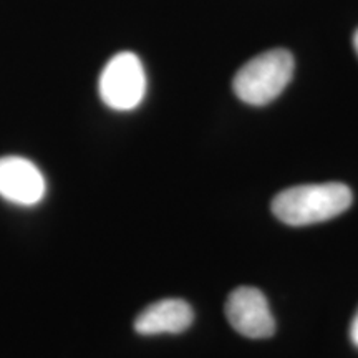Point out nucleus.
Listing matches in <instances>:
<instances>
[{"label":"nucleus","instance_id":"obj_3","mask_svg":"<svg viewBox=\"0 0 358 358\" xmlns=\"http://www.w3.org/2000/svg\"><path fill=\"white\" fill-rule=\"evenodd\" d=\"M98 90L103 103L111 110L138 108L146 95V73L140 57L133 52L116 53L103 69Z\"/></svg>","mask_w":358,"mask_h":358},{"label":"nucleus","instance_id":"obj_4","mask_svg":"<svg viewBox=\"0 0 358 358\" xmlns=\"http://www.w3.org/2000/svg\"><path fill=\"white\" fill-rule=\"evenodd\" d=\"M226 317L237 334L248 338H268L275 332V320L268 302L256 287H239L226 301Z\"/></svg>","mask_w":358,"mask_h":358},{"label":"nucleus","instance_id":"obj_6","mask_svg":"<svg viewBox=\"0 0 358 358\" xmlns=\"http://www.w3.org/2000/svg\"><path fill=\"white\" fill-rule=\"evenodd\" d=\"M194 320L191 306L181 299H164L148 306L134 320V330L140 335L182 334Z\"/></svg>","mask_w":358,"mask_h":358},{"label":"nucleus","instance_id":"obj_1","mask_svg":"<svg viewBox=\"0 0 358 358\" xmlns=\"http://www.w3.org/2000/svg\"><path fill=\"white\" fill-rule=\"evenodd\" d=\"M352 189L342 182L303 185L284 189L272 201V213L287 226L302 227L330 221L352 206Z\"/></svg>","mask_w":358,"mask_h":358},{"label":"nucleus","instance_id":"obj_7","mask_svg":"<svg viewBox=\"0 0 358 358\" xmlns=\"http://www.w3.org/2000/svg\"><path fill=\"white\" fill-rule=\"evenodd\" d=\"M350 340L353 345L358 348V310L355 313V317H353L352 325H350Z\"/></svg>","mask_w":358,"mask_h":358},{"label":"nucleus","instance_id":"obj_2","mask_svg":"<svg viewBox=\"0 0 358 358\" xmlns=\"http://www.w3.org/2000/svg\"><path fill=\"white\" fill-rule=\"evenodd\" d=\"M294 69L295 62L289 50H267L241 66L232 80V90L241 101L250 106L268 105L287 88Z\"/></svg>","mask_w":358,"mask_h":358},{"label":"nucleus","instance_id":"obj_8","mask_svg":"<svg viewBox=\"0 0 358 358\" xmlns=\"http://www.w3.org/2000/svg\"><path fill=\"white\" fill-rule=\"evenodd\" d=\"M353 48H355V52L358 55V29H357V32L353 34Z\"/></svg>","mask_w":358,"mask_h":358},{"label":"nucleus","instance_id":"obj_5","mask_svg":"<svg viewBox=\"0 0 358 358\" xmlns=\"http://www.w3.org/2000/svg\"><path fill=\"white\" fill-rule=\"evenodd\" d=\"M45 196V179L32 161L20 156L0 158V198L13 204L34 206Z\"/></svg>","mask_w":358,"mask_h":358}]
</instances>
